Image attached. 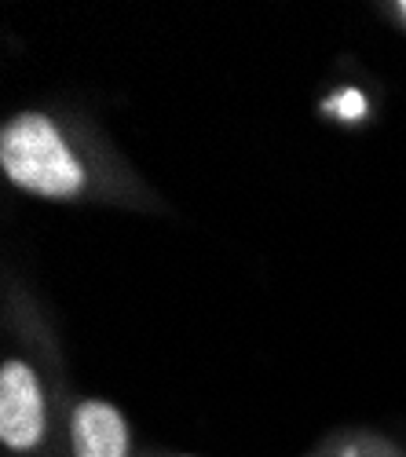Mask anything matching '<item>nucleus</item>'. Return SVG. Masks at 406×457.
I'll return each instance as SVG.
<instances>
[{"label":"nucleus","mask_w":406,"mask_h":457,"mask_svg":"<svg viewBox=\"0 0 406 457\" xmlns=\"http://www.w3.org/2000/svg\"><path fill=\"white\" fill-rule=\"evenodd\" d=\"M0 172L29 198L78 202L88 190V169L45 110H19L0 125Z\"/></svg>","instance_id":"obj_1"},{"label":"nucleus","mask_w":406,"mask_h":457,"mask_svg":"<svg viewBox=\"0 0 406 457\" xmlns=\"http://www.w3.org/2000/svg\"><path fill=\"white\" fill-rule=\"evenodd\" d=\"M48 439V392L29 359L0 366V443L8 453H37Z\"/></svg>","instance_id":"obj_2"},{"label":"nucleus","mask_w":406,"mask_h":457,"mask_svg":"<svg viewBox=\"0 0 406 457\" xmlns=\"http://www.w3.org/2000/svg\"><path fill=\"white\" fill-rule=\"evenodd\" d=\"M70 457H132L125 413L106 399H78L70 410Z\"/></svg>","instance_id":"obj_3"},{"label":"nucleus","mask_w":406,"mask_h":457,"mask_svg":"<svg viewBox=\"0 0 406 457\" xmlns=\"http://www.w3.org/2000/svg\"><path fill=\"white\" fill-rule=\"evenodd\" d=\"M395 15H399V22H406V0H402V4H395Z\"/></svg>","instance_id":"obj_4"},{"label":"nucleus","mask_w":406,"mask_h":457,"mask_svg":"<svg viewBox=\"0 0 406 457\" xmlns=\"http://www.w3.org/2000/svg\"><path fill=\"white\" fill-rule=\"evenodd\" d=\"M179 457H187V453H179Z\"/></svg>","instance_id":"obj_5"}]
</instances>
